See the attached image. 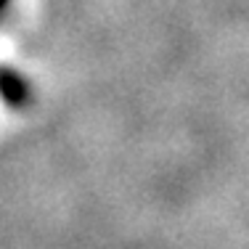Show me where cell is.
<instances>
[{
  "instance_id": "obj_1",
  "label": "cell",
  "mask_w": 249,
  "mask_h": 249,
  "mask_svg": "<svg viewBox=\"0 0 249 249\" xmlns=\"http://www.w3.org/2000/svg\"><path fill=\"white\" fill-rule=\"evenodd\" d=\"M0 101L8 109H27L32 104V85L21 72H16L14 67L0 64Z\"/></svg>"
},
{
  "instance_id": "obj_2",
  "label": "cell",
  "mask_w": 249,
  "mask_h": 249,
  "mask_svg": "<svg viewBox=\"0 0 249 249\" xmlns=\"http://www.w3.org/2000/svg\"><path fill=\"white\" fill-rule=\"evenodd\" d=\"M8 3H11V0H0V16H3L5 11H8Z\"/></svg>"
}]
</instances>
